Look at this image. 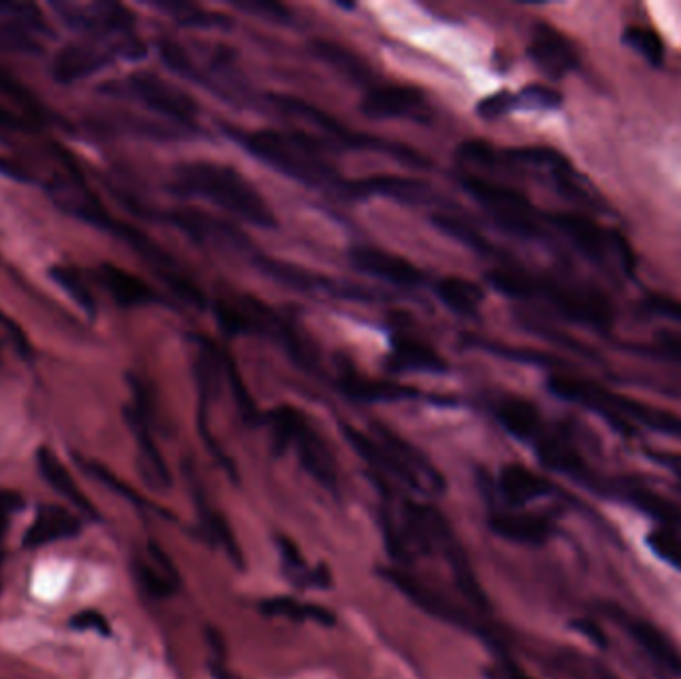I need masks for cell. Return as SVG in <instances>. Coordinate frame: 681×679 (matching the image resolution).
Masks as SVG:
<instances>
[{
    "instance_id": "cell-1",
    "label": "cell",
    "mask_w": 681,
    "mask_h": 679,
    "mask_svg": "<svg viewBox=\"0 0 681 679\" xmlns=\"http://www.w3.org/2000/svg\"><path fill=\"white\" fill-rule=\"evenodd\" d=\"M231 140L271 170L280 171L307 188L333 190L340 196L345 181L327 158V144L305 132L240 130L223 126Z\"/></svg>"
},
{
    "instance_id": "cell-2",
    "label": "cell",
    "mask_w": 681,
    "mask_h": 679,
    "mask_svg": "<svg viewBox=\"0 0 681 679\" xmlns=\"http://www.w3.org/2000/svg\"><path fill=\"white\" fill-rule=\"evenodd\" d=\"M171 190L184 198H200L230 211L241 221L275 230L277 218L260 191L240 171L218 161H188L174 171Z\"/></svg>"
},
{
    "instance_id": "cell-3",
    "label": "cell",
    "mask_w": 681,
    "mask_h": 679,
    "mask_svg": "<svg viewBox=\"0 0 681 679\" xmlns=\"http://www.w3.org/2000/svg\"><path fill=\"white\" fill-rule=\"evenodd\" d=\"M489 283L512 300L546 301L558 315L580 323L584 327L598 331H608L611 327L610 305L606 297H601L596 291L582 290L576 285L511 270L491 271Z\"/></svg>"
},
{
    "instance_id": "cell-4",
    "label": "cell",
    "mask_w": 681,
    "mask_h": 679,
    "mask_svg": "<svg viewBox=\"0 0 681 679\" xmlns=\"http://www.w3.org/2000/svg\"><path fill=\"white\" fill-rule=\"evenodd\" d=\"M263 420L270 427L273 447L277 452L295 450L303 469L307 470L323 489L337 490V460L333 457L329 445L311 425L303 410L291 405H280L271 409Z\"/></svg>"
},
{
    "instance_id": "cell-5",
    "label": "cell",
    "mask_w": 681,
    "mask_h": 679,
    "mask_svg": "<svg viewBox=\"0 0 681 679\" xmlns=\"http://www.w3.org/2000/svg\"><path fill=\"white\" fill-rule=\"evenodd\" d=\"M462 186L472 200L489 213L502 230L522 240L542 238V223L531 200L521 191L506 188L502 184L484 180L479 176H464Z\"/></svg>"
},
{
    "instance_id": "cell-6",
    "label": "cell",
    "mask_w": 681,
    "mask_h": 679,
    "mask_svg": "<svg viewBox=\"0 0 681 679\" xmlns=\"http://www.w3.org/2000/svg\"><path fill=\"white\" fill-rule=\"evenodd\" d=\"M277 106L283 111L290 112L300 116L303 121L315 124L321 132H325L331 140L335 142L340 148H349V150H367L377 152V154H387L397 161H402L412 168H431V161L422 156L421 152L412 150L405 144L399 142L383 140L379 136H369L363 132H355L347 128L345 124H340L337 118H333L327 112L315 108L313 104H307L305 101H300L295 96H280L273 98Z\"/></svg>"
},
{
    "instance_id": "cell-7",
    "label": "cell",
    "mask_w": 681,
    "mask_h": 679,
    "mask_svg": "<svg viewBox=\"0 0 681 679\" xmlns=\"http://www.w3.org/2000/svg\"><path fill=\"white\" fill-rule=\"evenodd\" d=\"M544 220L560 231L564 238H568L572 246L591 263H600V265L608 263L611 253H618V258L621 255L626 270L630 271L633 268V258L620 236L601 230L600 226L590 220L588 216L574 213V211H558V213H546Z\"/></svg>"
},
{
    "instance_id": "cell-8",
    "label": "cell",
    "mask_w": 681,
    "mask_h": 679,
    "mask_svg": "<svg viewBox=\"0 0 681 679\" xmlns=\"http://www.w3.org/2000/svg\"><path fill=\"white\" fill-rule=\"evenodd\" d=\"M126 86L132 96L151 112L161 114L164 118L184 128L198 126V114H200L198 102L193 101L188 92L181 91L170 82L161 81L160 76L151 72H136L128 76Z\"/></svg>"
},
{
    "instance_id": "cell-9",
    "label": "cell",
    "mask_w": 681,
    "mask_h": 679,
    "mask_svg": "<svg viewBox=\"0 0 681 679\" xmlns=\"http://www.w3.org/2000/svg\"><path fill=\"white\" fill-rule=\"evenodd\" d=\"M363 116L371 121L429 122L432 108L427 94L411 84H377L362 98Z\"/></svg>"
},
{
    "instance_id": "cell-10",
    "label": "cell",
    "mask_w": 681,
    "mask_h": 679,
    "mask_svg": "<svg viewBox=\"0 0 681 679\" xmlns=\"http://www.w3.org/2000/svg\"><path fill=\"white\" fill-rule=\"evenodd\" d=\"M373 430H375V439L379 440L383 447L389 450L392 459L397 460L405 487L417 490V492H425V494H439L444 490V480L439 474V470L434 469L429 459H425L422 452L415 449L409 440L402 439L395 430L385 427L381 422H375Z\"/></svg>"
},
{
    "instance_id": "cell-11",
    "label": "cell",
    "mask_w": 681,
    "mask_h": 679,
    "mask_svg": "<svg viewBox=\"0 0 681 679\" xmlns=\"http://www.w3.org/2000/svg\"><path fill=\"white\" fill-rule=\"evenodd\" d=\"M379 574L391 586L399 589L402 596H407L415 606H419L422 612H427L432 618L441 619L444 624L467 629V631H472V634L479 631V624L464 609L459 608L457 604H452L451 599L444 598L437 589L422 584L421 579L407 574L405 570L383 568Z\"/></svg>"
},
{
    "instance_id": "cell-12",
    "label": "cell",
    "mask_w": 681,
    "mask_h": 679,
    "mask_svg": "<svg viewBox=\"0 0 681 679\" xmlns=\"http://www.w3.org/2000/svg\"><path fill=\"white\" fill-rule=\"evenodd\" d=\"M349 260H352L355 270L362 271L371 275L375 280L389 283L395 288L402 290H415L421 288L427 275L421 268H417L412 261L405 260L397 253L391 251L379 250L371 246H357L349 251Z\"/></svg>"
},
{
    "instance_id": "cell-13",
    "label": "cell",
    "mask_w": 681,
    "mask_h": 679,
    "mask_svg": "<svg viewBox=\"0 0 681 679\" xmlns=\"http://www.w3.org/2000/svg\"><path fill=\"white\" fill-rule=\"evenodd\" d=\"M528 56L534 66L552 81H560L580 64L574 44L558 29L546 22L534 24L528 42Z\"/></svg>"
},
{
    "instance_id": "cell-14",
    "label": "cell",
    "mask_w": 681,
    "mask_h": 679,
    "mask_svg": "<svg viewBox=\"0 0 681 679\" xmlns=\"http://www.w3.org/2000/svg\"><path fill=\"white\" fill-rule=\"evenodd\" d=\"M387 365L392 373H429L441 375L449 370V363L431 343L407 331H395L389 340Z\"/></svg>"
},
{
    "instance_id": "cell-15",
    "label": "cell",
    "mask_w": 681,
    "mask_h": 679,
    "mask_svg": "<svg viewBox=\"0 0 681 679\" xmlns=\"http://www.w3.org/2000/svg\"><path fill=\"white\" fill-rule=\"evenodd\" d=\"M62 19L76 31H86L91 34H132L134 29V14L122 4H91V7H61Z\"/></svg>"
},
{
    "instance_id": "cell-16",
    "label": "cell",
    "mask_w": 681,
    "mask_h": 679,
    "mask_svg": "<svg viewBox=\"0 0 681 679\" xmlns=\"http://www.w3.org/2000/svg\"><path fill=\"white\" fill-rule=\"evenodd\" d=\"M339 389L345 397L359 403H397V400H427L441 403V399L429 397L425 390L407 387L391 380L371 379L357 370L345 369L340 373Z\"/></svg>"
},
{
    "instance_id": "cell-17",
    "label": "cell",
    "mask_w": 681,
    "mask_h": 679,
    "mask_svg": "<svg viewBox=\"0 0 681 679\" xmlns=\"http://www.w3.org/2000/svg\"><path fill=\"white\" fill-rule=\"evenodd\" d=\"M126 420L130 425L134 437L138 440V449H140L142 464H144L146 477L160 487H170V470H168V464L160 455L156 440L151 437L148 400L142 395L140 390H138L136 407L126 409Z\"/></svg>"
},
{
    "instance_id": "cell-18",
    "label": "cell",
    "mask_w": 681,
    "mask_h": 679,
    "mask_svg": "<svg viewBox=\"0 0 681 679\" xmlns=\"http://www.w3.org/2000/svg\"><path fill=\"white\" fill-rule=\"evenodd\" d=\"M427 186L419 180L411 178H397V176H373L365 180H347L343 186L340 196L347 200H365L373 196H383V198H392V200L412 201L425 200Z\"/></svg>"
},
{
    "instance_id": "cell-19",
    "label": "cell",
    "mask_w": 681,
    "mask_h": 679,
    "mask_svg": "<svg viewBox=\"0 0 681 679\" xmlns=\"http://www.w3.org/2000/svg\"><path fill=\"white\" fill-rule=\"evenodd\" d=\"M81 530V519L69 510L62 506H44L27 530L22 544L27 550H39L59 540L74 539Z\"/></svg>"
},
{
    "instance_id": "cell-20",
    "label": "cell",
    "mask_w": 681,
    "mask_h": 679,
    "mask_svg": "<svg viewBox=\"0 0 681 679\" xmlns=\"http://www.w3.org/2000/svg\"><path fill=\"white\" fill-rule=\"evenodd\" d=\"M492 532L501 539L526 546H538L552 536V522L528 512H496L489 519Z\"/></svg>"
},
{
    "instance_id": "cell-21",
    "label": "cell",
    "mask_w": 681,
    "mask_h": 679,
    "mask_svg": "<svg viewBox=\"0 0 681 679\" xmlns=\"http://www.w3.org/2000/svg\"><path fill=\"white\" fill-rule=\"evenodd\" d=\"M496 419L502 425V429L512 435L514 439L524 442H534L544 430L541 410L531 400L522 397H506L496 405Z\"/></svg>"
},
{
    "instance_id": "cell-22",
    "label": "cell",
    "mask_w": 681,
    "mask_h": 679,
    "mask_svg": "<svg viewBox=\"0 0 681 679\" xmlns=\"http://www.w3.org/2000/svg\"><path fill=\"white\" fill-rule=\"evenodd\" d=\"M499 490L502 499L512 506H524L532 500L551 494L552 484L542 474L522 464H506L499 474Z\"/></svg>"
},
{
    "instance_id": "cell-23",
    "label": "cell",
    "mask_w": 681,
    "mask_h": 679,
    "mask_svg": "<svg viewBox=\"0 0 681 679\" xmlns=\"http://www.w3.org/2000/svg\"><path fill=\"white\" fill-rule=\"evenodd\" d=\"M108 62H111L108 54L96 46L71 44L56 54L52 74L56 81L69 84V82L81 81L84 76H91L94 72L101 71Z\"/></svg>"
},
{
    "instance_id": "cell-24",
    "label": "cell",
    "mask_w": 681,
    "mask_h": 679,
    "mask_svg": "<svg viewBox=\"0 0 681 679\" xmlns=\"http://www.w3.org/2000/svg\"><path fill=\"white\" fill-rule=\"evenodd\" d=\"M39 460V469H41L42 479L46 480L51 484L52 489L56 490L61 494L62 499L69 500L71 504H74L76 509L81 510L82 514L96 519L98 512L92 506L88 497L78 489V484L72 479L69 469L62 464L59 457L52 452L51 449L42 447L36 455Z\"/></svg>"
},
{
    "instance_id": "cell-25",
    "label": "cell",
    "mask_w": 681,
    "mask_h": 679,
    "mask_svg": "<svg viewBox=\"0 0 681 679\" xmlns=\"http://www.w3.org/2000/svg\"><path fill=\"white\" fill-rule=\"evenodd\" d=\"M434 293L447 310L464 320L476 317L481 311L482 301H484V291L481 285L459 278V275L441 278L434 283Z\"/></svg>"
},
{
    "instance_id": "cell-26",
    "label": "cell",
    "mask_w": 681,
    "mask_h": 679,
    "mask_svg": "<svg viewBox=\"0 0 681 679\" xmlns=\"http://www.w3.org/2000/svg\"><path fill=\"white\" fill-rule=\"evenodd\" d=\"M102 281L122 307H142L158 301V295L146 281L118 265H102Z\"/></svg>"
},
{
    "instance_id": "cell-27",
    "label": "cell",
    "mask_w": 681,
    "mask_h": 679,
    "mask_svg": "<svg viewBox=\"0 0 681 679\" xmlns=\"http://www.w3.org/2000/svg\"><path fill=\"white\" fill-rule=\"evenodd\" d=\"M258 265L260 270L270 275L275 281H280L283 285H290L291 290L303 291H323V293H331V295H349L347 291L339 288L337 283L327 280V278H319V275H313L310 271L300 270L291 263L285 261L270 260V258H261L258 255Z\"/></svg>"
},
{
    "instance_id": "cell-28",
    "label": "cell",
    "mask_w": 681,
    "mask_h": 679,
    "mask_svg": "<svg viewBox=\"0 0 681 679\" xmlns=\"http://www.w3.org/2000/svg\"><path fill=\"white\" fill-rule=\"evenodd\" d=\"M538 452V459L552 470H560L568 474H578L584 469L578 450L574 449L570 440L564 439L562 435L542 430L541 437L532 442Z\"/></svg>"
},
{
    "instance_id": "cell-29",
    "label": "cell",
    "mask_w": 681,
    "mask_h": 679,
    "mask_svg": "<svg viewBox=\"0 0 681 679\" xmlns=\"http://www.w3.org/2000/svg\"><path fill=\"white\" fill-rule=\"evenodd\" d=\"M261 614L270 618H287L291 621H315L321 626H335V614L329 608L317 604H303L290 596L263 599L260 604Z\"/></svg>"
},
{
    "instance_id": "cell-30",
    "label": "cell",
    "mask_w": 681,
    "mask_h": 679,
    "mask_svg": "<svg viewBox=\"0 0 681 679\" xmlns=\"http://www.w3.org/2000/svg\"><path fill=\"white\" fill-rule=\"evenodd\" d=\"M630 628L633 638L638 639V644L650 654L651 658L658 659L660 664L670 669H681L678 649L671 646L660 629L651 626L648 621H631Z\"/></svg>"
},
{
    "instance_id": "cell-31",
    "label": "cell",
    "mask_w": 681,
    "mask_h": 679,
    "mask_svg": "<svg viewBox=\"0 0 681 679\" xmlns=\"http://www.w3.org/2000/svg\"><path fill=\"white\" fill-rule=\"evenodd\" d=\"M196 502H200L201 522H203V526L208 530V534H210L218 546L226 550L228 558L233 560V564L241 568L243 566V554H241L240 544H238V540L233 536L228 520L223 519L218 510L210 509L201 494L196 497Z\"/></svg>"
},
{
    "instance_id": "cell-32",
    "label": "cell",
    "mask_w": 681,
    "mask_h": 679,
    "mask_svg": "<svg viewBox=\"0 0 681 679\" xmlns=\"http://www.w3.org/2000/svg\"><path fill=\"white\" fill-rule=\"evenodd\" d=\"M156 7L164 12H168L171 19L193 29H228L231 21L226 14H216L186 2H156Z\"/></svg>"
},
{
    "instance_id": "cell-33",
    "label": "cell",
    "mask_w": 681,
    "mask_h": 679,
    "mask_svg": "<svg viewBox=\"0 0 681 679\" xmlns=\"http://www.w3.org/2000/svg\"><path fill=\"white\" fill-rule=\"evenodd\" d=\"M51 278L61 285L62 290L69 293V297H71L81 310H84L86 315H91V317L96 315V301L92 297L91 290L86 288V283L82 280V275L78 271L66 268V265H54L51 270Z\"/></svg>"
},
{
    "instance_id": "cell-34",
    "label": "cell",
    "mask_w": 681,
    "mask_h": 679,
    "mask_svg": "<svg viewBox=\"0 0 681 679\" xmlns=\"http://www.w3.org/2000/svg\"><path fill=\"white\" fill-rule=\"evenodd\" d=\"M624 42L631 51L638 52L641 59L650 62L651 66H661L666 61V46L660 34L643 27H630L624 32Z\"/></svg>"
},
{
    "instance_id": "cell-35",
    "label": "cell",
    "mask_w": 681,
    "mask_h": 679,
    "mask_svg": "<svg viewBox=\"0 0 681 679\" xmlns=\"http://www.w3.org/2000/svg\"><path fill=\"white\" fill-rule=\"evenodd\" d=\"M562 106L560 92L554 91L551 86L542 84H531L521 92H516V108L524 111H556Z\"/></svg>"
},
{
    "instance_id": "cell-36",
    "label": "cell",
    "mask_w": 681,
    "mask_h": 679,
    "mask_svg": "<svg viewBox=\"0 0 681 679\" xmlns=\"http://www.w3.org/2000/svg\"><path fill=\"white\" fill-rule=\"evenodd\" d=\"M136 576L140 579L142 588L154 598H166L178 588V579L171 578L164 570L154 568V564L136 562Z\"/></svg>"
},
{
    "instance_id": "cell-37",
    "label": "cell",
    "mask_w": 681,
    "mask_h": 679,
    "mask_svg": "<svg viewBox=\"0 0 681 679\" xmlns=\"http://www.w3.org/2000/svg\"><path fill=\"white\" fill-rule=\"evenodd\" d=\"M651 550L660 556L663 562L671 564L673 568H681V539L680 534L671 526L653 529L650 532Z\"/></svg>"
},
{
    "instance_id": "cell-38",
    "label": "cell",
    "mask_w": 681,
    "mask_h": 679,
    "mask_svg": "<svg viewBox=\"0 0 681 679\" xmlns=\"http://www.w3.org/2000/svg\"><path fill=\"white\" fill-rule=\"evenodd\" d=\"M235 9H240L243 12H251L253 17H260V19H270L273 22H290L291 12L277 2H270V0H233L231 2Z\"/></svg>"
},
{
    "instance_id": "cell-39",
    "label": "cell",
    "mask_w": 681,
    "mask_h": 679,
    "mask_svg": "<svg viewBox=\"0 0 681 679\" xmlns=\"http://www.w3.org/2000/svg\"><path fill=\"white\" fill-rule=\"evenodd\" d=\"M514 111H518V108H516V94H512V92H496V94L486 96L476 104V114L481 118H486V121L501 118V116H506Z\"/></svg>"
},
{
    "instance_id": "cell-40",
    "label": "cell",
    "mask_w": 681,
    "mask_h": 679,
    "mask_svg": "<svg viewBox=\"0 0 681 679\" xmlns=\"http://www.w3.org/2000/svg\"><path fill=\"white\" fill-rule=\"evenodd\" d=\"M315 52L319 54L321 59L337 64L340 71L357 74V79H362L363 72H365V66H363V64H357V59H355L353 54H349L345 49H339V46L331 44V42H315Z\"/></svg>"
},
{
    "instance_id": "cell-41",
    "label": "cell",
    "mask_w": 681,
    "mask_h": 679,
    "mask_svg": "<svg viewBox=\"0 0 681 679\" xmlns=\"http://www.w3.org/2000/svg\"><path fill=\"white\" fill-rule=\"evenodd\" d=\"M0 49H11V51L36 52L41 46L34 41L31 32L24 31L21 27L12 24H0Z\"/></svg>"
},
{
    "instance_id": "cell-42",
    "label": "cell",
    "mask_w": 681,
    "mask_h": 679,
    "mask_svg": "<svg viewBox=\"0 0 681 679\" xmlns=\"http://www.w3.org/2000/svg\"><path fill=\"white\" fill-rule=\"evenodd\" d=\"M71 626L76 631H96V634H101L104 638L112 636L108 619L104 618L101 612H96V609H84L81 614H76L72 618Z\"/></svg>"
},
{
    "instance_id": "cell-43",
    "label": "cell",
    "mask_w": 681,
    "mask_h": 679,
    "mask_svg": "<svg viewBox=\"0 0 681 679\" xmlns=\"http://www.w3.org/2000/svg\"><path fill=\"white\" fill-rule=\"evenodd\" d=\"M0 94L9 96V98L19 102L22 106L31 108V112H34V114H39L36 112L39 106H36V102L32 98L31 92L27 91L17 79H12L9 72L0 71Z\"/></svg>"
},
{
    "instance_id": "cell-44",
    "label": "cell",
    "mask_w": 681,
    "mask_h": 679,
    "mask_svg": "<svg viewBox=\"0 0 681 679\" xmlns=\"http://www.w3.org/2000/svg\"><path fill=\"white\" fill-rule=\"evenodd\" d=\"M643 307L653 313V315L675 321V323L681 325V301L671 300V297L658 295V293H651L650 297L643 300Z\"/></svg>"
},
{
    "instance_id": "cell-45",
    "label": "cell",
    "mask_w": 681,
    "mask_h": 679,
    "mask_svg": "<svg viewBox=\"0 0 681 679\" xmlns=\"http://www.w3.org/2000/svg\"><path fill=\"white\" fill-rule=\"evenodd\" d=\"M24 509V499L17 490H0V542L4 539V532L9 526V516Z\"/></svg>"
},
{
    "instance_id": "cell-46",
    "label": "cell",
    "mask_w": 681,
    "mask_h": 679,
    "mask_svg": "<svg viewBox=\"0 0 681 679\" xmlns=\"http://www.w3.org/2000/svg\"><path fill=\"white\" fill-rule=\"evenodd\" d=\"M0 174L14 178V180L29 181V174L22 170L21 166H17L14 161L4 160V158H0Z\"/></svg>"
},
{
    "instance_id": "cell-47",
    "label": "cell",
    "mask_w": 681,
    "mask_h": 679,
    "mask_svg": "<svg viewBox=\"0 0 681 679\" xmlns=\"http://www.w3.org/2000/svg\"><path fill=\"white\" fill-rule=\"evenodd\" d=\"M0 126H7V128H11V130H22L27 124H24V121H21L19 116H14L11 112L0 108Z\"/></svg>"
},
{
    "instance_id": "cell-48",
    "label": "cell",
    "mask_w": 681,
    "mask_h": 679,
    "mask_svg": "<svg viewBox=\"0 0 681 679\" xmlns=\"http://www.w3.org/2000/svg\"><path fill=\"white\" fill-rule=\"evenodd\" d=\"M211 676L213 679H240L235 673H231L230 669L223 668L221 664H211Z\"/></svg>"
},
{
    "instance_id": "cell-49",
    "label": "cell",
    "mask_w": 681,
    "mask_h": 679,
    "mask_svg": "<svg viewBox=\"0 0 681 679\" xmlns=\"http://www.w3.org/2000/svg\"><path fill=\"white\" fill-rule=\"evenodd\" d=\"M0 566H2V554H0Z\"/></svg>"
},
{
    "instance_id": "cell-50",
    "label": "cell",
    "mask_w": 681,
    "mask_h": 679,
    "mask_svg": "<svg viewBox=\"0 0 681 679\" xmlns=\"http://www.w3.org/2000/svg\"><path fill=\"white\" fill-rule=\"evenodd\" d=\"M680 474H681V472H680Z\"/></svg>"
}]
</instances>
